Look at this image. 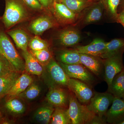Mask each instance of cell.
Here are the masks:
<instances>
[{
    "instance_id": "1",
    "label": "cell",
    "mask_w": 124,
    "mask_h": 124,
    "mask_svg": "<svg viewBox=\"0 0 124 124\" xmlns=\"http://www.w3.org/2000/svg\"><path fill=\"white\" fill-rule=\"evenodd\" d=\"M5 8L2 22L6 31L10 29L16 24L27 17L26 9L18 0H5Z\"/></svg>"
},
{
    "instance_id": "2",
    "label": "cell",
    "mask_w": 124,
    "mask_h": 124,
    "mask_svg": "<svg viewBox=\"0 0 124 124\" xmlns=\"http://www.w3.org/2000/svg\"><path fill=\"white\" fill-rule=\"evenodd\" d=\"M0 54L6 58L17 71H25L24 62L18 53L6 31L0 27Z\"/></svg>"
},
{
    "instance_id": "3",
    "label": "cell",
    "mask_w": 124,
    "mask_h": 124,
    "mask_svg": "<svg viewBox=\"0 0 124 124\" xmlns=\"http://www.w3.org/2000/svg\"><path fill=\"white\" fill-rule=\"evenodd\" d=\"M69 101L67 111L72 124H89L96 115L81 103L73 93L69 95Z\"/></svg>"
},
{
    "instance_id": "4",
    "label": "cell",
    "mask_w": 124,
    "mask_h": 124,
    "mask_svg": "<svg viewBox=\"0 0 124 124\" xmlns=\"http://www.w3.org/2000/svg\"><path fill=\"white\" fill-rule=\"evenodd\" d=\"M114 97L108 92L95 93L86 106L89 110L101 117L106 116L108 107L112 103Z\"/></svg>"
},
{
    "instance_id": "5",
    "label": "cell",
    "mask_w": 124,
    "mask_h": 124,
    "mask_svg": "<svg viewBox=\"0 0 124 124\" xmlns=\"http://www.w3.org/2000/svg\"><path fill=\"white\" fill-rule=\"evenodd\" d=\"M46 67L51 87H67L70 78L59 63L52 58Z\"/></svg>"
},
{
    "instance_id": "6",
    "label": "cell",
    "mask_w": 124,
    "mask_h": 124,
    "mask_svg": "<svg viewBox=\"0 0 124 124\" xmlns=\"http://www.w3.org/2000/svg\"><path fill=\"white\" fill-rule=\"evenodd\" d=\"M69 78L79 80L89 85L93 83L94 78L90 71L81 64L68 65L59 63Z\"/></svg>"
},
{
    "instance_id": "7",
    "label": "cell",
    "mask_w": 124,
    "mask_h": 124,
    "mask_svg": "<svg viewBox=\"0 0 124 124\" xmlns=\"http://www.w3.org/2000/svg\"><path fill=\"white\" fill-rule=\"evenodd\" d=\"M67 87L82 104H88L94 94L89 85L76 79L70 78Z\"/></svg>"
},
{
    "instance_id": "8",
    "label": "cell",
    "mask_w": 124,
    "mask_h": 124,
    "mask_svg": "<svg viewBox=\"0 0 124 124\" xmlns=\"http://www.w3.org/2000/svg\"><path fill=\"white\" fill-rule=\"evenodd\" d=\"M122 55L123 54H120L103 60L105 70L104 79L108 87L115 76L124 69Z\"/></svg>"
},
{
    "instance_id": "9",
    "label": "cell",
    "mask_w": 124,
    "mask_h": 124,
    "mask_svg": "<svg viewBox=\"0 0 124 124\" xmlns=\"http://www.w3.org/2000/svg\"><path fill=\"white\" fill-rule=\"evenodd\" d=\"M54 12L56 19L58 22L64 24H71L77 20L78 14H76L61 2L54 0Z\"/></svg>"
},
{
    "instance_id": "10",
    "label": "cell",
    "mask_w": 124,
    "mask_h": 124,
    "mask_svg": "<svg viewBox=\"0 0 124 124\" xmlns=\"http://www.w3.org/2000/svg\"><path fill=\"white\" fill-rule=\"evenodd\" d=\"M106 120L108 123L119 124L124 120V100L114 97L111 108L107 111Z\"/></svg>"
},
{
    "instance_id": "11",
    "label": "cell",
    "mask_w": 124,
    "mask_h": 124,
    "mask_svg": "<svg viewBox=\"0 0 124 124\" xmlns=\"http://www.w3.org/2000/svg\"><path fill=\"white\" fill-rule=\"evenodd\" d=\"M69 95L62 88L51 87L46 94V99L50 105L56 107H66L69 103Z\"/></svg>"
},
{
    "instance_id": "12",
    "label": "cell",
    "mask_w": 124,
    "mask_h": 124,
    "mask_svg": "<svg viewBox=\"0 0 124 124\" xmlns=\"http://www.w3.org/2000/svg\"><path fill=\"white\" fill-rule=\"evenodd\" d=\"M33 82V78L29 74L23 73L18 78L8 93L3 98L8 99L17 97Z\"/></svg>"
},
{
    "instance_id": "13",
    "label": "cell",
    "mask_w": 124,
    "mask_h": 124,
    "mask_svg": "<svg viewBox=\"0 0 124 124\" xmlns=\"http://www.w3.org/2000/svg\"><path fill=\"white\" fill-rule=\"evenodd\" d=\"M55 25V21L52 18L43 16L33 20L29 25L28 29L35 35H40Z\"/></svg>"
},
{
    "instance_id": "14",
    "label": "cell",
    "mask_w": 124,
    "mask_h": 124,
    "mask_svg": "<svg viewBox=\"0 0 124 124\" xmlns=\"http://www.w3.org/2000/svg\"><path fill=\"white\" fill-rule=\"evenodd\" d=\"M80 54L81 64L95 75L100 76L102 70L103 60H100L98 56L85 54Z\"/></svg>"
},
{
    "instance_id": "15",
    "label": "cell",
    "mask_w": 124,
    "mask_h": 124,
    "mask_svg": "<svg viewBox=\"0 0 124 124\" xmlns=\"http://www.w3.org/2000/svg\"><path fill=\"white\" fill-rule=\"evenodd\" d=\"M124 52V39L116 38L107 42L106 48L99 57L106 59Z\"/></svg>"
},
{
    "instance_id": "16",
    "label": "cell",
    "mask_w": 124,
    "mask_h": 124,
    "mask_svg": "<svg viewBox=\"0 0 124 124\" xmlns=\"http://www.w3.org/2000/svg\"><path fill=\"white\" fill-rule=\"evenodd\" d=\"M106 43L102 39L96 38L88 45L78 46L75 49L79 53L99 57L104 51Z\"/></svg>"
},
{
    "instance_id": "17",
    "label": "cell",
    "mask_w": 124,
    "mask_h": 124,
    "mask_svg": "<svg viewBox=\"0 0 124 124\" xmlns=\"http://www.w3.org/2000/svg\"><path fill=\"white\" fill-rule=\"evenodd\" d=\"M23 57L25 62V71L31 75L40 76L43 73V67L31 53L30 51H23Z\"/></svg>"
},
{
    "instance_id": "18",
    "label": "cell",
    "mask_w": 124,
    "mask_h": 124,
    "mask_svg": "<svg viewBox=\"0 0 124 124\" xmlns=\"http://www.w3.org/2000/svg\"><path fill=\"white\" fill-rule=\"evenodd\" d=\"M1 99L3 100L4 102L0 110L2 109L5 113L7 114L14 115L23 113L25 111V107L24 104L19 100L17 97L8 99L2 98Z\"/></svg>"
},
{
    "instance_id": "19",
    "label": "cell",
    "mask_w": 124,
    "mask_h": 124,
    "mask_svg": "<svg viewBox=\"0 0 124 124\" xmlns=\"http://www.w3.org/2000/svg\"><path fill=\"white\" fill-rule=\"evenodd\" d=\"M8 35L11 37L16 46L23 51L28 50L29 41V36L26 32L20 29H11L6 31Z\"/></svg>"
},
{
    "instance_id": "20",
    "label": "cell",
    "mask_w": 124,
    "mask_h": 124,
    "mask_svg": "<svg viewBox=\"0 0 124 124\" xmlns=\"http://www.w3.org/2000/svg\"><path fill=\"white\" fill-rule=\"evenodd\" d=\"M59 39L62 45L71 46L79 43L81 36L78 31L74 29H65L62 31L58 36Z\"/></svg>"
},
{
    "instance_id": "21",
    "label": "cell",
    "mask_w": 124,
    "mask_h": 124,
    "mask_svg": "<svg viewBox=\"0 0 124 124\" xmlns=\"http://www.w3.org/2000/svg\"><path fill=\"white\" fill-rule=\"evenodd\" d=\"M20 72H14L0 77V99L8 93L20 76Z\"/></svg>"
},
{
    "instance_id": "22",
    "label": "cell",
    "mask_w": 124,
    "mask_h": 124,
    "mask_svg": "<svg viewBox=\"0 0 124 124\" xmlns=\"http://www.w3.org/2000/svg\"><path fill=\"white\" fill-rule=\"evenodd\" d=\"M108 92L115 97L122 98L124 94V69L113 78L108 87Z\"/></svg>"
},
{
    "instance_id": "23",
    "label": "cell",
    "mask_w": 124,
    "mask_h": 124,
    "mask_svg": "<svg viewBox=\"0 0 124 124\" xmlns=\"http://www.w3.org/2000/svg\"><path fill=\"white\" fill-rule=\"evenodd\" d=\"M93 3L90 6L88 13L85 18L84 23L85 24H89L99 21L103 15L104 8L101 1Z\"/></svg>"
},
{
    "instance_id": "24",
    "label": "cell",
    "mask_w": 124,
    "mask_h": 124,
    "mask_svg": "<svg viewBox=\"0 0 124 124\" xmlns=\"http://www.w3.org/2000/svg\"><path fill=\"white\" fill-rule=\"evenodd\" d=\"M65 5L71 10L79 14L85 9L88 8L94 2L89 0H56Z\"/></svg>"
},
{
    "instance_id": "25",
    "label": "cell",
    "mask_w": 124,
    "mask_h": 124,
    "mask_svg": "<svg viewBox=\"0 0 124 124\" xmlns=\"http://www.w3.org/2000/svg\"><path fill=\"white\" fill-rule=\"evenodd\" d=\"M80 58V54L76 49L62 50L58 55L60 62L68 65L81 64Z\"/></svg>"
},
{
    "instance_id": "26",
    "label": "cell",
    "mask_w": 124,
    "mask_h": 124,
    "mask_svg": "<svg viewBox=\"0 0 124 124\" xmlns=\"http://www.w3.org/2000/svg\"><path fill=\"white\" fill-rule=\"evenodd\" d=\"M55 108L50 105L38 108L34 115V120L40 124H48L50 122L51 116Z\"/></svg>"
},
{
    "instance_id": "27",
    "label": "cell",
    "mask_w": 124,
    "mask_h": 124,
    "mask_svg": "<svg viewBox=\"0 0 124 124\" xmlns=\"http://www.w3.org/2000/svg\"><path fill=\"white\" fill-rule=\"evenodd\" d=\"M50 124H70L71 121L67 109L60 107L55 108L51 116Z\"/></svg>"
},
{
    "instance_id": "28",
    "label": "cell",
    "mask_w": 124,
    "mask_h": 124,
    "mask_svg": "<svg viewBox=\"0 0 124 124\" xmlns=\"http://www.w3.org/2000/svg\"><path fill=\"white\" fill-rule=\"evenodd\" d=\"M104 9L110 17L115 22H117L118 17V7L120 0H100Z\"/></svg>"
},
{
    "instance_id": "29",
    "label": "cell",
    "mask_w": 124,
    "mask_h": 124,
    "mask_svg": "<svg viewBox=\"0 0 124 124\" xmlns=\"http://www.w3.org/2000/svg\"><path fill=\"white\" fill-rule=\"evenodd\" d=\"M41 88L40 86L37 84L33 82L17 97L25 100H32L39 96Z\"/></svg>"
},
{
    "instance_id": "30",
    "label": "cell",
    "mask_w": 124,
    "mask_h": 124,
    "mask_svg": "<svg viewBox=\"0 0 124 124\" xmlns=\"http://www.w3.org/2000/svg\"><path fill=\"white\" fill-rule=\"evenodd\" d=\"M30 52L43 67H46L53 58L52 54L49 48L38 51L31 50Z\"/></svg>"
},
{
    "instance_id": "31",
    "label": "cell",
    "mask_w": 124,
    "mask_h": 124,
    "mask_svg": "<svg viewBox=\"0 0 124 124\" xmlns=\"http://www.w3.org/2000/svg\"><path fill=\"white\" fill-rule=\"evenodd\" d=\"M28 46L31 50L38 51L49 48V45L46 41L42 39L38 35H36L30 40Z\"/></svg>"
},
{
    "instance_id": "32",
    "label": "cell",
    "mask_w": 124,
    "mask_h": 124,
    "mask_svg": "<svg viewBox=\"0 0 124 124\" xmlns=\"http://www.w3.org/2000/svg\"><path fill=\"white\" fill-rule=\"evenodd\" d=\"M17 71L7 59L0 54V77Z\"/></svg>"
},
{
    "instance_id": "33",
    "label": "cell",
    "mask_w": 124,
    "mask_h": 124,
    "mask_svg": "<svg viewBox=\"0 0 124 124\" xmlns=\"http://www.w3.org/2000/svg\"><path fill=\"white\" fill-rule=\"evenodd\" d=\"M25 4L33 9H41L43 6L38 0H23Z\"/></svg>"
},
{
    "instance_id": "34",
    "label": "cell",
    "mask_w": 124,
    "mask_h": 124,
    "mask_svg": "<svg viewBox=\"0 0 124 124\" xmlns=\"http://www.w3.org/2000/svg\"><path fill=\"white\" fill-rule=\"evenodd\" d=\"M107 123L106 119H104L103 117H101L95 115L93 120L90 122L89 124H106Z\"/></svg>"
},
{
    "instance_id": "35",
    "label": "cell",
    "mask_w": 124,
    "mask_h": 124,
    "mask_svg": "<svg viewBox=\"0 0 124 124\" xmlns=\"http://www.w3.org/2000/svg\"><path fill=\"white\" fill-rule=\"evenodd\" d=\"M43 7L49 8L53 4L54 0H38Z\"/></svg>"
},
{
    "instance_id": "36",
    "label": "cell",
    "mask_w": 124,
    "mask_h": 124,
    "mask_svg": "<svg viewBox=\"0 0 124 124\" xmlns=\"http://www.w3.org/2000/svg\"><path fill=\"white\" fill-rule=\"evenodd\" d=\"M116 22L120 23L124 27V11H121L118 13Z\"/></svg>"
},
{
    "instance_id": "37",
    "label": "cell",
    "mask_w": 124,
    "mask_h": 124,
    "mask_svg": "<svg viewBox=\"0 0 124 124\" xmlns=\"http://www.w3.org/2000/svg\"><path fill=\"white\" fill-rule=\"evenodd\" d=\"M119 9V10H117L118 12V11H119L118 13L121 11H124V0H120V4L118 8V9Z\"/></svg>"
},
{
    "instance_id": "38",
    "label": "cell",
    "mask_w": 124,
    "mask_h": 124,
    "mask_svg": "<svg viewBox=\"0 0 124 124\" xmlns=\"http://www.w3.org/2000/svg\"><path fill=\"white\" fill-rule=\"evenodd\" d=\"M2 119V116L1 115V113L0 111V124L1 122V120Z\"/></svg>"
},
{
    "instance_id": "39",
    "label": "cell",
    "mask_w": 124,
    "mask_h": 124,
    "mask_svg": "<svg viewBox=\"0 0 124 124\" xmlns=\"http://www.w3.org/2000/svg\"><path fill=\"white\" fill-rule=\"evenodd\" d=\"M89 0L92 2H96V1H99L100 0Z\"/></svg>"
},
{
    "instance_id": "40",
    "label": "cell",
    "mask_w": 124,
    "mask_h": 124,
    "mask_svg": "<svg viewBox=\"0 0 124 124\" xmlns=\"http://www.w3.org/2000/svg\"><path fill=\"white\" fill-rule=\"evenodd\" d=\"M120 124H124V121H122V122H121Z\"/></svg>"
},
{
    "instance_id": "41",
    "label": "cell",
    "mask_w": 124,
    "mask_h": 124,
    "mask_svg": "<svg viewBox=\"0 0 124 124\" xmlns=\"http://www.w3.org/2000/svg\"><path fill=\"white\" fill-rule=\"evenodd\" d=\"M122 98L124 100V95H123V97H122Z\"/></svg>"
}]
</instances>
